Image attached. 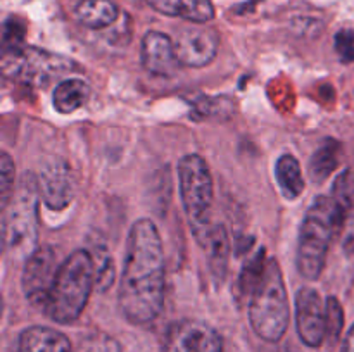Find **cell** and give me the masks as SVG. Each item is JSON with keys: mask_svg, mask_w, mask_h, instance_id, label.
<instances>
[{"mask_svg": "<svg viewBox=\"0 0 354 352\" xmlns=\"http://www.w3.org/2000/svg\"><path fill=\"white\" fill-rule=\"evenodd\" d=\"M166 264L162 240L151 219L135 221L128 233L121 273L120 309L131 324H147L165 306Z\"/></svg>", "mask_w": 354, "mask_h": 352, "instance_id": "6da1fadb", "label": "cell"}, {"mask_svg": "<svg viewBox=\"0 0 354 352\" xmlns=\"http://www.w3.org/2000/svg\"><path fill=\"white\" fill-rule=\"evenodd\" d=\"M93 286L95 268L92 255L85 248H78L61 262L44 313L55 323H73L82 316Z\"/></svg>", "mask_w": 354, "mask_h": 352, "instance_id": "7a4b0ae2", "label": "cell"}, {"mask_svg": "<svg viewBox=\"0 0 354 352\" xmlns=\"http://www.w3.org/2000/svg\"><path fill=\"white\" fill-rule=\"evenodd\" d=\"M346 219L339 213L332 197H317L306 211L297 244V271L304 280L320 278L327 261L328 245L337 231L342 230Z\"/></svg>", "mask_w": 354, "mask_h": 352, "instance_id": "3957f363", "label": "cell"}, {"mask_svg": "<svg viewBox=\"0 0 354 352\" xmlns=\"http://www.w3.org/2000/svg\"><path fill=\"white\" fill-rule=\"evenodd\" d=\"M289 317V297L282 269L275 257H268L265 278L249 297V321L258 337L277 344L286 335Z\"/></svg>", "mask_w": 354, "mask_h": 352, "instance_id": "277c9868", "label": "cell"}, {"mask_svg": "<svg viewBox=\"0 0 354 352\" xmlns=\"http://www.w3.org/2000/svg\"><path fill=\"white\" fill-rule=\"evenodd\" d=\"M38 199L40 186L35 175H24L3 207L2 240L7 251L14 255H30L38 240Z\"/></svg>", "mask_w": 354, "mask_h": 352, "instance_id": "5b68a950", "label": "cell"}, {"mask_svg": "<svg viewBox=\"0 0 354 352\" xmlns=\"http://www.w3.org/2000/svg\"><path fill=\"white\" fill-rule=\"evenodd\" d=\"M76 66L64 55L50 54L35 47L24 45L19 50L3 52L2 72L6 78L17 79L26 85L45 86L52 79L75 71Z\"/></svg>", "mask_w": 354, "mask_h": 352, "instance_id": "8992f818", "label": "cell"}, {"mask_svg": "<svg viewBox=\"0 0 354 352\" xmlns=\"http://www.w3.org/2000/svg\"><path fill=\"white\" fill-rule=\"evenodd\" d=\"M178 183L183 209L194 224L207 223L213 204V178L207 162L201 155L189 154L178 162Z\"/></svg>", "mask_w": 354, "mask_h": 352, "instance_id": "52a82bcc", "label": "cell"}, {"mask_svg": "<svg viewBox=\"0 0 354 352\" xmlns=\"http://www.w3.org/2000/svg\"><path fill=\"white\" fill-rule=\"evenodd\" d=\"M59 268H61V264L57 261V251L50 245L35 248L28 255L21 283H23L24 295L33 306L44 309Z\"/></svg>", "mask_w": 354, "mask_h": 352, "instance_id": "ba28073f", "label": "cell"}, {"mask_svg": "<svg viewBox=\"0 0 354 352\" xmlns=\"http://www.w3.org/2000/svg\"><path fill=\"white\" fill-rule=\"evenodd\" d=\"M161 352H223V338L204 321H175L166 330Z\"/></svg>", "mask_w": 354, "mask_h": 352, "instance_id": "9c48e42d", "label": "cell"}, {"mask_svg": "<svg viewBox=\"0 0 354 352\" xmlns=\"http://www.w3.org/2000/svg\"><path fill=\"white\" fill-rule=\"evenodd\" d=\"M38 186L45 206L52 211H62L73 202L76 195L75 173L64 159L55 157L41 166Z\"/></svg>", "mask_w": 354, "mask_h": 352, "instance_id": "30bf717a", "label": "cell"}, {"mask_svg": "<svg viewBox=\"0 0 354 352\" xmlns=\"http://www.w3.org/2000/svg\"><path fill=\"white\" fill-rule=\"evenodd\" d=\"M296 328L308 347H320L327 338V311L320 293L311 286L296 293Z\"/></svg>", "mask_w": 354, "mask_h": 352, "instance_id": "8fae6325", "label": "cell"}, {"mask_svg": "<svg viewBox=\"0 0 354 352\" xmlns=\"http://www.w3.org/2000/svg\"><path fill=\"white\" fill-rule=\"evenodd\" d=\"M220 38L209 28H187L176 37L175 54L180 66L187 68H204L211 64L218 54Z\"/></svg>", "mask_w": 354, "mask_h": 352, "instance_id": "7c38bea8", "label": "cell"}, {"mask_svg": "<svg viewBox=\"0 0 354 352\" xmlns=\"http://www.w3.org/2000/svg\"><path fill=\"white\" fill-rule=\"evenodd\" d=\"M142 64L154 76H171L180 62L175 54V41L159 31H147L142 38Z\"/></svg>", "mask_w": 354, "mask_h": 352, "instance_id": "4fadbf2b", "label": "cell"}, {"mask_svg": "<svg viewBox=\"0 0 354 352\" xmlns=\"http://www.w3.org/2000/svg\"><path fill=\"white\" fill-rule=\"evenodd\" d=\"M194 233L197 240L206 247L207 264L211 273L218 280H223L227 275L228 257H230V240H228L227 230L220 224L211 226L209 223L194 224Z\"/></svg>", "mask_w": 354, "mask_h": 352, "instance_id": "5bb4252c", "label": "cell"}, {"mask_svg": "<svg viewBox=\"0 0 354 352\" xmlns=\"http://www.w3.org/2000/svg\"><path fill=\"white\" fill-rule=\"evenodd\" d=\"M16 352H71V342L54 328L31 326L19 335Z\"/></svg>", "mask_w": 354, "mask_h": 352, "instance_id": "9a60e30c", "label": "cell"}, {"mask_svg": "<svg viewBox=\"0 0 354 352\" xmlns=\"http://www.w3.org/2000/svg\"><path fill=\"white\" fill-rule=\"evenodd\" d=\"M147 3L165 16L183 17L192 23L203 24L214 17L211 0H147Z\"/></svg>", "mask_w": 354, "mask_h": 352, "instance_id": "2e32d148", "label": "cell"}, {"mask_svg": "<svg viewBox=\"0 0 354 352\" xmlns=\"http://www.w3.org/2000/svg\"><path fill=\"white\" fill-rule=\"evenodd\" d=\"M90 99V86L88 83L80 78L62 79L54 90L52 95V104L55 110L61 114H71L75 110L82 109Z\"/></svg>", "mask_w": 354, "mask_h": 352, "instance_id": "e0dca14e", "label": "cell"}, {"mask_svg": "<svg viewBox=\"0 0 354 352\" xmlns=\"http://www.w3.org/2000/svg\"><path fill=\"white\" fill-rule=\"evenodd\" d=\"M76 19L90 30H102L118 19L116 3L111 0H82L76 6Z\"/></svg>", "mask_w": 354, "mask_h": 352, "instance_id": "ac0fdd59", "label": "cell"}, {"mask_svg": "<svg viewBox=\"0 0 354 352\" xmlns=\"http://www.w3.org/2000/svg\"><path fill=\"white\" fill-rule=\"evenodd\" d=\"M342 145L334 138H325L320 147L313 152L308 164L311 179L315 183H322L337 169L339 161H341Z\"/></svg>", "mask_w": 354, "mask_h": 352, "instance_id": "d6986e66", "label": "cell"}, {"mask_svg": "<svg viewBox=\"0 0 354 352\" xmlns=\"http://www.w3.org/2000/svg\"><path fill=\"white\" fill-rule=\"evenodd\" d=\"M275 178L286 199L294 200L303 193L304 176L301 171L299 161L294 155H280L275 164Z\"/></svg>", "mask_w": 354, "mask_h": 352, "instance_id": "ffe728a7", "label": "cell"}, {"mask_svg": "<svg viewBox=\"0 0 354 352\" xmlns=\"http://www.w3.org/2000/svg\"><path fill=\"white\" fill-rule=\"evenodd\" d=\"M266 264H268V259H266L265 248H258V251L245 261V264L242 266V271L237 280V290L242 297H248L249 299V297L252 295V292L258 289V285L263 282V278H265Z\"/></svg>", "mask_w": 354, "mask_h": 352, "instance_id": "44dd1931", "label": "cell"}, {"mask_svg": "<svg viewBox=\"0 0 354 352\" xmlns=\"http://www.w3.org/2000/svg\"><path fill=\"white\" fill-rule=\"evenodd\" d=\"M92 255L93 268H95V289L106 292L114 283V262L104 244H95L88 248Z\"/></svg>", "mask_w": 354, "mask_h": 352, "instance_id": "7402d4cb", "label": "cell"}, {"mask_svg": "<svg viewBox=\"0 0 354 352\" xmlns=\"http://www.w3.org/2000/svg\"><path fill=\"white\" fill-rule=\"evenodd\" d=\"M332 200L337 206L339 213L344 219H348L349 211H351L354 204V171L353 169H346L337 176L332 188Z\"/></svg>", "mask_w": 354, "mask_h": 352, "instance_id": "603a6c76", "label": "cell"}, {"mask_svg": "<svg viewBox=\"0 0 354 352\" xmlns=\"http://www.w3.org/2000/svg\"><path fill=\"white\" fill-rule=\"evenodd\" d=\"M14 182H16V166L7 152L0 154V207L9 204L10 197L14 195Z\"/></svg>", "mask_w": 354, "mask_h": 352, "instance_id": "cb8c5ba5", "label": "cell"}, {"mask_svg": "<svg viewBox=\"0 0 354 352\" xmlns=\"http://www.w3.org/2000/svg\"><path fill=\"white\" fill-rule=\"evenodd\" d=\"M325 311H327V338L335 342L344 328V309L337 297H328L325 302Z\"/></svg>", "mask_w": 354, "mask_h": 352, "instance_id": "d4e9b609", "label": "cell"}, {"mask_svg": "<svg viewBox=\"0 0 354 352\" xmlns=\"http://www.w3.org/2000/svg\"><path fill=\"white\" fill-rule=\"evenodd\" d=\"M3 52L19 50L24 47V24L16 17L3 23Z\"/></svg>", "mask_w": 354, "mask_h": 352, "instance_id": "484cf974", "label": "cell"}, {"mask_svg": "<svg viewBox=\"0 0 354 352\" xmlns=\"http://www.w3.org/2000/svg\"><path fill=\"white\" fill-rule=\"evenodd\" d=\"M80 352H120V345L114 338L106 335H93L82 342Z\"/></svg>", "mask_w": 354, "mask_h": 352, "instance_id": "4316f807", "label": "cell"}, {"mask_svg": "<svg viewBox=\"0 0 354 352\" xmlns=\"http://www.w3.org/2000/svg\"><path fill=\"white\" fill-rule=\"evenodd\" d=\"M335 50L342 62L354 61V31L342 30L335 35Z\"/></svg>", "mask_w": 354, "mask_h": 352, "instance_id": "83f0119b", "label": "cell"}, {"mask_svg": "<svg viewBox=\"0 0 354 352\" xmlns=\"http://www.w3.org/2000/svg\"><path fill=\"white\" fill-rule=\"evenodd\" d=\"M341 352H354V324L349 328L348 335H346V340L342 344Z\"/></svg>", "mask_w": 354, "mask_h": 352, "instance_id": "f1b7e54d", "label": "cell"}, {"mask_svg": "<svg viewBox=\"0 0 354 352\" xmlns=\"http://www.w3.org/2000/svg\"><path fill=\"white\" fill-rule=\"evenodd\" d=\"M259 352H290L289 349H283V347H266Z\"/></svg>", "mask_w": 354, "mask_h": 352, "instance_id": "f546056e", "label": "cell"}]
</instances>
